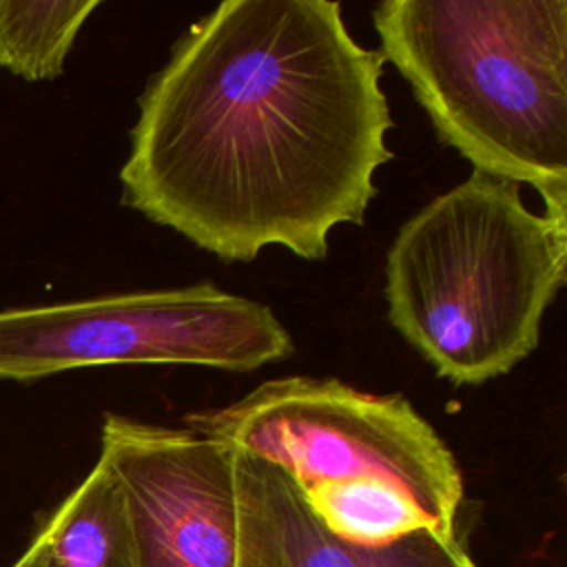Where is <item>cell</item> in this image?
<instances>
[{
    "label": "cell",
    "mask_w": 567,
    "mask_h": 567,
    "mask_svg": "<svg viewBox=\"0 0 567 567\" xmlns=\"http://www.w3.org/2000/svg\"><path fill=\"white\" fill-rule=\"evenodd\" d=\"M383 64L334 0L217 4L137 100L122 204L221 261L268 246L326 259L392 159Z\"/></svg>",
    "instance_id": "1"
},
{
    "label": "cell",
    "mask_w": 567,
    "mask_h": 567,
    "mask_svg": "<svg viewBox=\"0 0 567 567\" xmlns=\"http://www.w3.org/2000/svg\"><path fill=\"white\" fill-rule=\"evenodd\" d=\"M372 24L439 140L567 219V0H385Z\"/></svg>",
    "instance_id": "2"
},
{
    "label": "cell",
    "mask_w": 567,
    "mask_h": 567,
    "mask_svg": "<svg viewBox=\"0 0 567 567\" xmlns=\"http://www.w3.org/2000/svg\"><path fill=\"white\" fill-rule=\"evenodd\" d=\"M567 219L478 171L412 215L385 255L392 328L454 385L512 372L565 284Z\"/></svg>",
    "instance_id": "3"
},
{
    "label": "cell",
    "mask_w": 567,
    "mask_h": 567,
    "mask_svg": "<svg viewBox=\"0 0 567 567\" xmlns=\"http://www.w3.org/2000/svg\"><path fill=\"white\" fill-rule=\"evenodd\" d=\"M182 423L279 467L346 540L379 545L421 529L456 536L461 470L401 394L363 392L332 377H284Z\"/></svg>",
    "instance_id": "4"
},
{
    "label": "cell",
    "mask_w": 567,
    "mask_h": 567,
    "mask_svg": "<svg viewBox=\"0 0 567 567\" xmlns=\"http://www.w3.org/2000/svg\"><path fill=\"white\" fill-rule=\"evenodd\" d=\"M292 352L270 306L213 281L0 310V381L13 383L115 363L252 372Z\"/></svg>",
    "instance_id": "5"
},
{
    "label": "cell",
    "mask_w": 567,
    "mask_h": 567,
    "mask_svg": "<svg viewBox=\"0 0 567 567\" xmlns=\"http://www.w3.org/2000/svg\"><path fill=\"white\" fill-rule=\"evenodd\" d=\"M100 456L120 481L137 567H237L228 445L109 412Z\"/></svg>",
    "instance_id": "6"
},
{
    "label": "cell",
    "mask_w": 567,
    "mask_h": 567,
    "mask_svg": "<svg viewBox=\"0 0 567 567\" xmlns=\"http://www.w3.org/2000/svg\"><path fill=\"white\" fill-rule=\"evenodd\" d=\"M237 567H478L456 536L427 529L365 545L332 534L272 463L230 447Z\"/></svg>",
    "instance_id": "7"
},
{
    "label": "cell",
    "mask_w": 567,
    "mask_h": 567,
    "mask_svg": "<svg viewBox=\"0 0 567 567\" xmlns=\"http://www.w3.org/2000/svg\"><path fill=\"white\" fill-rule=\"evenodd\" d=\"M13 567H137L124 494L102 456L44 518Z\"/></svg>",
    "instance_id": "8"
},
{
    "label": "cell",
    "mask_w": 567,
    "mask_h": 567,
    "mask_svg": "<svg viewBox=\"0 0 567 567\" xmlns=\"http://www.w3.org/2000/svg\"><path fill=\"white\" fill-rule=\"evenodd\" d=\"M100 0H0V69L27 82L64 73Z\"/></svg>",
    "instance_id": "9"
}]
</instances>
